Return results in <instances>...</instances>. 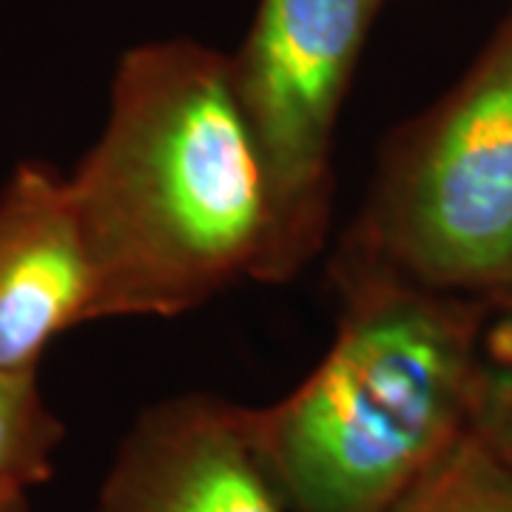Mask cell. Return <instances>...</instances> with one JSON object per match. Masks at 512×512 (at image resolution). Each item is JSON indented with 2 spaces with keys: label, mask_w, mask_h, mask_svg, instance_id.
Instances as JSON below:
<instances>
[{
  "label": "cell",
  "mask_w": 512,
  "mask_h": 512,
  "mask_svg": "<svg viewBox=\"0 0 512 512\" xmlns=\"http://www.w3.org/2000/svg\"><path fill=\"white\" fill-rule=\"evenodd\" d=\"M69 191L97 279L94 319L180 316L254 282L268 200L228 55L188 37L128 49Z\"/></svg>",
  "instance_id": "cell-1"
},
{
  "label": "cell",
  "mask_w": 512,
  "mask_h": 512,
  "mask_svg": "<svg viewBox=\"0 0 512 512\" xmlns=\"http://www.w3.org/2000/svg\"><path fill=\"white\" fill-rule=\"evenodd\" d=\"M336 339L245 424L291 512H390L473 430L490 302L336 251Z\"/></svg>",
  "instance_id": "cell-2"
},
{
  "label": "cell",
  "mask_w": 512,
  "mask_h": 512,
  "mask_svg": "<svg viewBox=\"0 0 512 512\" xmlns=\"http://www.w3.org/2000/svg\"><path fill=\"white\" fill-rule=\"evenodd\" d=\"M339 248L433 291H510L512 9L456 86L390 134Z\"/></svg>",
  "instance_id": "cell-3"
},
{
  "label": "cell",
  "mask_w": 512,
  "mask_h": 512,
  "mask_svg": "<svg viewBox=\"0 0 512 512\" xmlns=\"http://www.w3.org/2000/svg\"><path fill=\"white\" fill-rule=\"evenodd\" d=\"M384 0H259L228 80L268 200L254 282L285 285L322 251L333 205V137Z\"/></svg>",
  "instance_id": "cell-4"
},
{
  "label": "cell",
  "mask_w": 512,
  "mask_h": 512,
  "mask_svg": "<svg viewBox=\"0 0 512 512\" xmlns=\"http://www.w3.org/2000/svg\"><path fill=\"white\" fill-rule=\"evenodd\" d=\"M97 512H291L256 453L245 407L214 396L151 404L131 424Z\"/></svg>",
  "instance_id": "cell-5"
},
{
  "label": "cell",
  "mask_w": 512,
  "mask_h": 512,
  "mask_svg": "<svg viewBox=\"0 0 512 512\" xmlns=\"http://www.w3.org/2000/svg\"><path fill=\"white\" fill-rule=\"evenodd\" d=\"M97 279L69 177L23 163L0 188V370L37 373L60 333L94 322Z\"/></svg>",
  "instance_id": "cell-6"
},
{
  "label": "cell",
  "mask_w": 512,
  "mask_h": 512,
  "mask_svg": "<svg viewBox=\"0 0 512 512\" xmlns=\"http://www.w3.org/2000/svg\"><path fill=\"white\" fill-rule=\"evenodd\" d=\"M66 436L49 410L37 373L0 370V490H29L55 470V453Z\"/></svg>",
  "instance_id": "cell-7"
},
{
  "label": "cell",
  "mask_w": 512,
  "mask_h": 512,
  "mask_svg": "<svg viewBox=\"0 0 512 512\" xmlns=\"http://www.w3.org/2000/svg\"><path fill=\"white\" fill-rule=\"evenodd\" d=\"M390 512H512V467L470 430Z\"/></svg>",
  "instance_id": "cell-8"
},
{
  "label": "cell",
  "mask_w": 512,
  "mask_h": 512,
  "mask_svg": "<svg viewBox=\"0 0 512 512\" xmlns=\"http://www.w3.org/2000/svg\"><path fill=\"white\" fill-rule=\"evenodd\" d=\"M473 433L512 467V288L490 302Z\"/></svg>",
  "instance_id": "cell-9"
},
{
  "label": "cell",
  "mask_w": 512,
  "mask_h": 512,
  "mask_svg": "<svg viewBox=\"0 0 512 512\" xmlns=\"http://www.w3.org/2000/svg\"><path fill=\"white\" fill-rule=\"evenodd\" d=\"M29 490H0V512H32Z\"/></svg>",
  "instance_id": "cell-10"
}]
</instances>
